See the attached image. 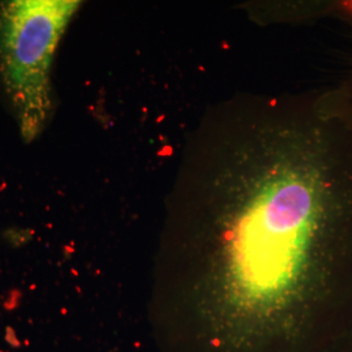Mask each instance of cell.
<instances>
[{
    "mask_svg": "<svg viewBox=\"0 0 352 352\" xmlns=\"http://www.w3.org/2000/svg\"><path fill=\"white\" fill-rule=\"evenodd\" d=\"M78 6L71 0L0 4V81L25 141L36 139L51 118V62Z\"/></svg>",
    "mask_w": 352,
    "mask_h": 352,
    "instance_id": "7a4b0ae2",
    "label": "cell"
},
{
    "mask_svg": "<svg viewBox=\"0 0 352 352\" xmlns=\"http://www.w3.org/2000/svg\"><path fill=\"white\" fill-rule=\"evenodd\" d=\"M347 338H349V340H351L352 343V331L350 333V334H349V336H347Z\"/></svg>",
    "mask_w": 352,
    "mask_h": 352,
    "instance_id": "5b68a950",
    "label": "cell"
},
{
    "mask_svg": "<svg viewBox=\"0 0 352 352\" xmlns=\"http://www.w3.org/2000/svg\"><path fill=\"white\" fill-rule=\"evenodd\" d=\"M4 238L6 240L13 245V247H21L23 244H25L29 241V239H32V236L28 234V235H24L21 231L19 232V231H7L6 232V235H4Z\"/></svg>",
    "mask_w": 352,
    "mask_h": 352,
    "instance_id": "277c9868",
    "label": "cell"
},
{
    "mask_svg": "<svg viewBox=\"0 0 352 352\" xmlns=\"http://www.w3.org/2000/svg\"><path fill=\"white\" fill-rule=\"evenodd\" d=\"M331 90L340 107L352 118V74L340 84V87Z\"/></svg>",
    "mask_w": 352,
    "mask_h": 352,
    "instance_id": "3957f363",
    "label": "cell"
},
{
    "mask_svg": "<svg viewBox=\"0 0 352 352\" xmlns=\"http://www.w3.org/2000/svg\"><path fill=\"white\" fill-rule=\"evenodd\" d=\"M170 289L197 352H324L352 331V118L331 90L206 110L170 197Z\"/></svg>",
    "mask_w": 352,
    "mask_h": 352,
    "instance_id": "6da1fadb",
    "label": "cell"
}]
</instances>
